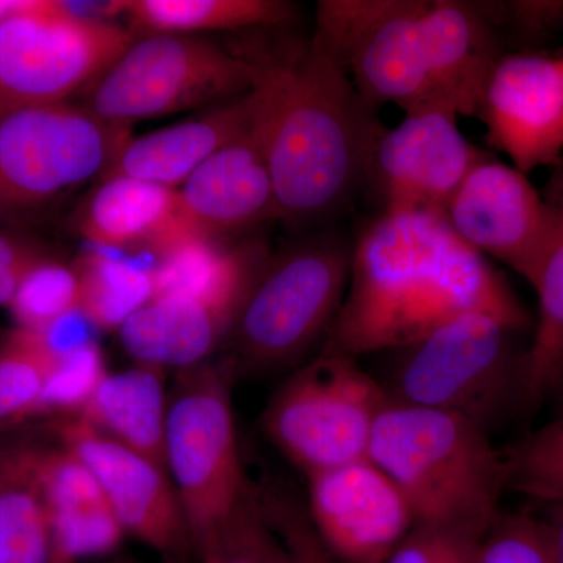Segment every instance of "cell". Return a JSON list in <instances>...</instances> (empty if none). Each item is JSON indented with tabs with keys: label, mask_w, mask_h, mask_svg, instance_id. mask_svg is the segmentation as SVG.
I'll return each mask as SVG.
<instances>
[{
	"label": "cell",
	"mask_w": 563,
	"mask_h": 563,
	"mask_svg": "<svg viewBox=\"0 0 563 563\" xmlns=\"http://www.w3.org/2000/svg\"><path fill=\"white\" fill-rule=\"evenodd\" d=\"M470 312L493 314L517 332L528 328L501 274L443 214L380 213L352 246L350 285L320 354L402 350Z\"/></svg>",
	"instance_id": "6da1fadb"
},
{
	"label": "cell",
	"mask_w": 563,
	"mask_h": 563,
	"mask_svg": "<svg viewBox=\"0 0 563 563\" xmlns=\"http://www.w3.org/2000/svg\"><path fill=\"white\" fill-rule=\"evenodd\" d=\"M252 62L277 220L307 228L335 217L365 181L383 122L318 33L291 62Z\"/></svg>",
	"instance_id": "7a4b0ae2"
},
{
	"label": "cell",
	"mask_w": 563,
	"mask_h": 563,
	"mask_svg": "<svg viewBox=\"0 0 563 563\" xmlns=\"http://www.w3.org/2000/svg\"><path fill=\"white\" fill-rule=\"evenodd\" d=\"M368 459L401 490L415 526L485 537L501 514L504 451L457 415L390 399L374 424Z\"/></svg>",
	"instance_id": "3957f363"
},
{
	"label": "cell",
	"mask_w": 563,
	"mask_h": 563,
	"mask_svg": "<svg viewBox=\"0 0 563 563\" xmlns=\"http://www.w3.org/2000/svg\"><path fill=\"white\" fill-rule=\"evenodd\" d=\"M352 246L321 233L273 254L221 351L233 373L268 372L325 339L346 295Z\"/></svg>",
	"instance_id": "277c9868"
},
{
	"label": "cell",
	"mask_w": 563,
	"mask_h": 563,
	"mask_svg": "<svg viewBox=\"0 0 563 563\" xmlns=\"http://www.w3.org/2000/svg\"><path fill=\"white\" fill-rule=\"evenodd\" d=\"M515 333L493 314H461L402 347L384 388L391 401L457 415L488 432L523 398L526 352Z\"/></svg>",
	"instance_id": "5b68a950"
},
{
	"label": "cell",
	"mask_w": 563,
	"mask_h": 563,
	"mask_svg": "<svg viewBox=\"0 0 563 563\" xmlns=\"http://www.w3.org/2000/svg\"><path fill=\"white\" fill-rule=\"evenodd\" d=\"M235 379L228 362L177 369L166 412V468L184 509L191 548L250 493L232 410Z\"/></svg>",
	"instance_id": "8992f818"
},
{
	"label": "cell",
	"mask_w": 563,
	"mask_h": 563,
	"mask_svg": "<svg viewBox=\"0 0 563 563\" xmlns=\"http://www.w3.org/2000/svg\"><path fill=\"white\" fill-rule=\"evenodd\" d=\"M390 402L384 385L343 355H318L277 388L265 435L306 476L368 459L374 424Z\"/></svg>",
	"instance_id": "52a82bcc"
},
{
	"label": "cell",
	"mask_w": 563,
	"mask_h": 563,
	"mask_svg": "<svg viewBox=\"0 0 563 563\" xmlns=\"http://www.w3.org/2000/svg\"><path fill=\"white\" fill-rule=\"evenodd\" d=\"M258 68L211 41L147 35L129 47L88 90L84 107L113 124L217 107L254 90Z\"/></svg>",
	"instance_id": "ba28073f"
},
{
	"label": "cell",
	"mask_w": 563,
	"mask_h": 563,
	"mask_svg": "<svg viewBox=\"0 0 563 563\" xmlns=\"http://www.w3.org/2000/svg\"><path fill=\"white\" fill-rule=\"evenodd\" d=\"M132 140L87 107H27L0 117V213L36 209L111 172Z\"/></svg>",
	"instance_id": "9c48e42d"
},
{
	"label": "cell",
	"mask_w": 563,
	"mask_h": 563,
	"mask_svg": "<svg viewBox=\"0 0 563 563\" xmlns=\"http://www.w3.org/2000/svg\"><path fill=\"white\" fill-rule=\"evenodd\" d=\"M132 44L124 29L79 20L60 2H21L0 20V117L65 103L91 88Z\"/></svg>",
	"instance_id": "30bf717a"
},
{
	"label": "cell",
	"mask_w": 563,
	"mask_h": 563,
	"mask_svg": "<svg viewBox=\"0 0 563 563\" xmlns=\"http://www.w3.org/2000/svg\"><path fill=\"white\" fill-rule=\"evenodd\" d=\"M272 252L261 240L229 246L201 279L158 292L121 325L124 350L136 362L184 369L221 351Z\"/></svg>",
	"instance_id": "8fae6325"
},
{
	"label": "cell",
	"mask_w": 563,
	"mask_h": 563,
	"mask_svg": "<svg viewBox=\"0 0 563 563\" xmlns=\"http://www.w3.org/2000/svg\"><path fill=\"white\" fill-rule=\"evenodd\" d=\"M426 0H322L317 31L365 106L395 103L404 113L442 109L433 95L421 13ZM446 110V109H444Z\"/></svg>",
	"instance_id": "7c38bea8"
},
{
	"label": "cell",
	"mask_w": 563,
	"mask_h": 563,
	"mask_svg": "<svg viewBox=\"0 0 563 563\" xmlns=\"http://www.w3.org/2000/svg\"><path fill=\"white\" fill-rule=\"evenodd\" d=\"M487 152L473 146L444 109L406 113L396 128L380 129L366 163L383 213L444 214L454 192Z\"/></svg>",
	"instance_id": "4fadbf2b"
},
{
	"label": "cell",
	"mask_w": 563,
	"mask_h": 563,
	"mask_svg": "<svg viewBox=\"0 0 563 563\" xmlns=\"http://www.w3.org/2000/svg\"><path fill=\"white\" fill-rule=\"evenodd\" d=\"M455 235L536 287L551 235L542 192L514 166L485 154L444 210Z\"/></svg>",
	"instance_id": "5bb4252c"
},
{
	"label": "cell",
	"mask_w": 563,
	"mask_h": 563,
	"mask_svg": "<svg viewBox=\"0 0 563 563\" xmlns=\"http://www.w3.org/2000/svg\"><path fill=\"white\" fill-rule=\"evenodd\" d=\"M62 446L98 479L124 532L177 563L192 551L172 477L150 459L91 428L79 415L57 426Z\"/></svg>",
	"instance_id": "9a60e30c"
},
{
	"label": "cell",
	"mask_w": 563,
	"mask_h": 563,
	"mask_svg": "<svg viewBox=\"0 0 563 563\" xmlns=\"http://www.w3.org/2000/svg\"><path fill=\"white\" fill-rule=\"evenodd\" d=\"M307 479L314 531L346 563H387L413 531L409 503L369 459Z\"/></svg>",
	"instance_id": "2e32d148"
},
{
	"label": "cell",
	"mask_w": 563,
	"mask_h": 563,
	"mask_svg": "<svg viewBox=\"0 0 563 563\" xmlns=\"http://www.w3.org/2000/svg\"><path fill=\"white\" fill-rule=\"evenodd\" d=\"M477 117L487 143L528 174L563 155V58L503 55L481 96Z\"/></svg>",
	"instance_id": "e0dca14e"
},
{
	"label": "cell",
	"mask_w": 563,
	"mask_h": 563,
	"mask_svg": "<svg viewBox=\"0 0 563 563\" xmlns=\"http://www.w3.org/2000/svg\"><path fill=\"white\" fill-rule=\"evenodd\" d=\"M269 220H277V203L262 98L257 124L211 155L177 188V236L180 244H220Z\"/></svg>",
	"instance_id": "ac0fdd59"
},
{
	"label": "cell",
	"mask_w": 563,
	"mask_h": 563,
	"mask_svg": "<svg viewBox=\"0 0 563 563\" xmlns=\"http://www.w3.org/2000/svg\"><path fill=\"white\" fill-rule=\"evenodd\" d=\"M261 110L262 95L255 84L242 98L129 141L106 177L128 176L177 190L211 155L246 135L257 124Z\"/></svg>",
	"instance_id": "d6986e66"
},
{
	"label": "cell",
	"mask_w": 563,
	"mask_h": 563,
	"mask_svg": "<svg viewBox=\"0 0 563 563\" xmlns=\"http://www.w3.org/2000/svg\"><path fill=\"white\" fill-rule=\"evenodd\" d=\"M421 35L437 103L457 117H474L488 74L503 57L490 18L468 3L426 0Z\"/></svg>",
	"instance_id": "ffe728a7"
},
{
	"label": "cell",
	"mask_w": 563,
	"mask_h": 563,
	"mask_svg": "<svg viewBox=\"0 0 563 563\" xmlns=\"http://www.w3.org/2000/svg\"><path fill=\"white\" fill-rule=\"evenodd\" d=\"M177 190L128 176L103 177L77 217L96 250H146L157 263L177 246Z\"/></svg>",
	"instance_id": "44dd1931"
},
{
	"label": "cell",
	"mask_w": 563,
	"mask_h": 563,
	"mask_svg": "<svg viewBox=\"0 0 563 563\" xmlns=\"http://www.w3.org/2000/svg\"><path fill=\"white\" fill-rule=\"evenodd\" d=\"M58 563L113 551L124 529L90 470L65 448H49L38 470Z\"/></svg>",
	"instance_id": "7402d4cb"
},
{
	"label": "cell",
	"mask_w": 563,
	"mask_h": 563,
	"mask_svg": "<svg viewBox=\"0 0 563 563\" xmlns=\"http://www.w3.org/2000/svg\"><path fill=\"white\" fill-rule=\"evenodd\" d=\"M166 412L165 368L136 362L124 372L103 374L77 415L96 431L168 472Z\"/></svg>",
	"instance_id": "603a6c76"
},
{
	"label": "cell",
	"mask_w": 563,
	"mask_h": 563,
	"mask_svg": "<svg viewBox=\"0 0 563 563\" xmlns=\"http://www.w3.org/2000/svg\"><path fill=\"white\" fill-rule=\"evenodd\" d=\"M542 192L550 211L551 235L542 273L533 290L539 296V324L525 358L523 406H537L559 387L563 376V155L551 166Z\"/></svg>",
	"instance_id": "cb8c5ba5"
},
{
	"label": "cell",
	"mask_w": 563,
	"mask_h": 563,
	"mask_svg": "<svg viewBox=\"0 0 563 563\" xmlns=\"http://www.w3.org/2000/svg\"><path fill=\"white\" fill-rule=\"evenodd\" d=\"M133 27L150 35L284 25L292 5L282 0H129Z\"/></svg>",
	"instance_id": "d4e9b609"
},
{
	"label": "cell",
	"mask_w": 563,
	"mask_h": 563,
	"mask_svg": "<svg viewBox=\"0 0 563 563\" xmlns=\"http://www.w3.org/2000/svg\"><path fill=\"white\" fill-rule=\"evenodd\" d=\"M73 268L79 285L77 313L99 331H120L129 318L154 298L151 266L90 250L77 258Z\"/></svg>",
	"instance_id": "484cf974"
},
{
	"label": "cell",
	"mask_w": 563,
	"mask_h": 563,
	"mask_svg": "<svg viewBox=\"0 0 563 563\" xmlns=\"http://www.w3.org/2000/svg\"><path fill=\"white\" fill-rule=\"evenodd\" d=\"M63 351L43 333L16 331L0 339V433L43 412L44 396Z\"/></svg>",
	"instance_id": "4316f807"
},
{
	"label": "cell",
	"mask_w": 563,
	"mask_h": 563,
	"mask_svg": "<svg viewBox=\"0 0 563 563\" xmlns=\"http://www.w3.org/2000/svg\"><path fill=\"white\" fill-rule=\"evenodd\" d=\"M199 563H295L266 521L255 484L232 514L195 548Z\"/></svg>",
	"instance_id": "83f0119b"
},
{
	"label": "cell",
	"mask_w": 563,
	"mask_h": 563,
	"mask_svg": "<svg viewBox=\"0 0 563 563\" xmlns=\"http://www.w3.org/2000/svg\"><path fill=\"white\" fill-rule=\"evenodd\" d=\"M0 563H58L38 474L0 498Z\"/></svg>",
	"instance_id": "f1b7e54d"
},
{
	"label": "cell",
	"mask_w": 563,
	"mask_h": 563,
	"mask_svg": "<svg viewBox=\"0 0 563 563\" xmlns=\"http://www.w3.org/2000/svg\"><path fill=\"white\" fill-rule=\"evenodd\" d=\"M507 490L537 503L563 501V417L504 451Z\"/></svg>",
	"instance_id": "f546056e"
},
{
	"label": "cell",
	"mask_w": 563,
	"mask_h": 563,
	"mask_svg": "<svg viewBox=\"0 0 563 563\" xmlns=\"http://www.w3.org/2000/svg\"><path fill=\"white\" fill-rule=\"evenodd\" d=\"M79 285L73 266L46 257L21 282L9 306L18 329L46 333L77 313Z\"/></svg>",
	"instance_id": "4dcf8cb0"
},
{
	"label": "cell",
	"mask_w": 563,
	"mask_h": 563,
	"mask_svg": "<svg viewBox=\"0 0 563 563\" xmlns=\"http://www.w3.org/2000/svg\"><path fill=\"white\" fill-rule=\"evenodd\" d=\"M255 495L266 521L295 563H346L321 542L307 509L284 485L255 484Z\"/></svg>",
	"instance_id": "1f68e13d"
},
{
	"label": "cell",
	"mask_w": 563,
	"mask_h": 563,
	"mask_svg": "<svg viewBox=\"0 0 563 563\" xmlns=\"http://www.w3.org/2000/svg\"><path fill=\"white\" fill-rule=\"evenodd\" d=\"M477 563H555L550 525L529 514L501 510L485 533Z\"/></svg>",
	"instance_id": "d6a6232c"
},
{
	"label": "cell",
	"mask_w": 563,
	"mask_h": 563,
	"mask_svg": "<svg viewBox=\"0 0 563 563\" xmlns=\"http://www.w3.org/2000/svg\"><path fill=\"white\" fill-rule=\"evenodd\" d=\"M484 537L415 526L387 563H477Z\"/></svg>",
	"instance_id": "836d02e7"
},
{
	"label": "cell",
	"mask_w": 563,
	"mask_h": 563,
	"mask_svg": "<svg viewBox=\"0 0 563 563\" xmlns=\"http://www.w3.org/2000/svg\"><path fill=\"white\" fill-rule=\"evenodd\" d=\"M49 448L27 437H0V498L38 474Z\"/></svg>",
	"instance_id": "e575fe53"
},
{
	"label": "cell",
	"mask_w": 563,
	"mask_h": 563,
	"mask_svg": "<svg viewBox=\"0 0 563 563\" xmlns=\"http://www.w3.org/2000/svg\"><path fill=\"white\" fill-rule=\"evenodd\" d=\"M46 257L38 247L0 229V307L9 309L21 282Z\"/></svg>",
	"instance_id": "d590c367"
},
{
	"label": "cell",
	"mask_w": 563,
	"mask_h": 563,
	"mask_svg": "<svg viewBox=\"0 0 563 563\" xmlns=\"http://www.w3.org/2000/svg\"><path fill=\"white\" fill-rule=\"evenodd\" d=\"M63 9L79 20L91 22H110L111 18L128 13L129 0L113 2H60Z\"/></svg>",
	"instance_id": "8d00e7d4"
},
{
	"label": "cell",
	"mask_w": 563,
	"mask_h": 563,
	"mask_svg": "<svg viewBox=\"0 0 563 563\" xmlns=\"http://www.w3.org/2000/svg\"><path fill=\"white\" fill-rule=\"evenodd\" d=\"M551 514L548 525H550L551 537H553V547L555 563H563V501L551 506Z\"/></svg>",
	"instance_id": "74e56055"
},
{
	"label": "cell",
	"mask_w": 563,
	"mask_h": 563,
	"mask_svg": "<svg viewBox=\"0 0 563 563\" xmlns=\"http://www.w3.org/2000/svg\"><path fill=\"white\" fill-rule=\"evenodd\" d=\"M109 563H139V562L132 561V559L120 558V559H114V561H111Z\"/></svg>",
	"instance_id": "f35d334b"
},
{
	"label": "cell",
	"mask_w": 563,
	"mask_h": 563,
	"mask_svg": "<svg viewBox=\"0 0 563 563\" xmlns=\"http://www.w3.org/2000/svg\"><path fill=\"white\" fill-rule=\"evenodd\" d=\"M559 387L563 388V376H562V379H561V384H559Z\"/></svg>",
	"instance_id": "ab89813d"
}]
</instances>
